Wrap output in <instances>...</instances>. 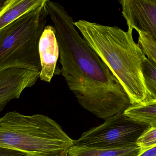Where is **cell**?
I'll use <instances>...</instances> for the list:
<instances>
[{
	"label": "cell",
	"instance_id": "6da1fadb",
	"mask_svg": "<svg viewBox=\"0 0 156 156\" xmlns=\"http://www.w3.org/2000/svg\"><path fill=\"white\" fill-rule=\"evenodd\" d=\"M59 48L61 73L83 108L106 119L130 105L119 81L89 47L74 25L73 19L58 2L46 0Z\"/></svg>",
	"mask_w": 156,
	"mask_h": 156
},
{
	"label": "cell",
	"instance_id": "7a4b0ae2",
	"mask_svg": "<svg viewBox=\"0 0 156 156\" xmlns=\"http://www.w3.org/2000/svg\"><path fill=\"white\" fill-rule=\"evenodd\" d=\"M74 25L119 81L130 105L156 101L143 78L142 66L147 57L134 41L132 31L85 20L74 22Z\"/></svg>",
	"mask_w": 156,
	"mask_h": 156
},
{
	"label": "cell",
	"instance_id": "3957f363",
	"mask_svg": "<svg viewBox=\"0 0 156 156\" xmlns=\"http://www.w3.org/2000/svg\"><path fill=\"white\" fill-rule=\"evenodd\" d=\"M73 145L74 140L47 116L11 111L0 118V147L29 156H67Z\"/></svg>",
	"mask_w": 156,
	"mask_h": 156
},
{
	"label": "cell",
	"instance_id": "277c9868",
	"mask_svg": "<svg viewBox=\"0 0 156 156\" xmlns=\"http://www.w3.org/2000/svg\"><path fill=\"white\" fill-rule=\"evenodd\" d=\"M46 2L0 30V71L19 67L41 72L39 43L48 16Z\"/></svg>",
	"mask_w": 156,
	"mask_h": 156
},
{
	"label": "cell",
	"instance_id": "5b68a950",
	"mask_svg": "<svg viewBox=\"0 0 156 156\" xmlns=\"http://www.w3.org/2000/svg\"><path fill=\"white\" fill-rule=\"evenodd\" d=\"M148 128L130 120L122 112L83 133L74 140V146L104 149L136 146L137 139Z\"/></svg>",
	"mask_w": 156,
	"mask_h": 156
},
{
	"label": "cell",
	"instance_id": "8992f818",
	"mask_svg": "<svg viewBox=\"0 0 156 156\" xmlns=\"http://www.w3.org/2000/svg\"><path fill=\"white\" fill-rule=\"evenodd\" d=\"M128 30L148 33L156 38V0L119 1Z\"/></svg>",
	"mask_w": 156,
	"mask_h": 156
},
{
	"label": "cell",
	"instance_id": "52a82bcc",
	"mask_svg": "<svg viewBox=\"0 0 156 156\" xmlns=\"http://www.w3.org/2000/svg\"><path fill=\"white\" fill-rule=\"evenodd\" d=\"M40 72L12 67L0 71V112L12 99H18L24 89L34 85Z\"/></svg>",
	"mask_w": 156,
	"mask_h": 156
},
{
	"label": "cell",
	"instance_id": "ba28073f",
	"mask_svg": "<svg viewBox=\"0 0 156 156\" xmlns=\"http://www.w3.org/2000/svg\"><path fill=\"white\" fill-rule=\"evenodd\" d=\"M41 69L39 77L41 81L51 83L57 74L56 64L59 56V48L53 26H45L39 43Z\"/></svg>",
	"mask_w": 156,
	"mask_h": 156
},
{
	"label": "cell",
	"instance_id": "9c48e42d",
	"mask_svg": "<svg viewBox=\"0 0 156 156\" xmlns=\"http://www.w3.org/2000/svg\"><path fill=\"white\" fill-rule=\"evenodd\" d=\"M45 0H8L0 12V30L42 4Z\"/></svg>",
	"mask_w": 156,
	"mask_h": 156
},
{
	"label": "cell",
	"instance_id": "30bf717a",
	"mask_svg": "<svg viewBox=\"0 0 156 156\" xmlns=\"http://www.w3.org/2000/svg\"><path fill=\"white\" fill-rule=\"evenodd\" d=\"M129 119L148 127H156V101L130 105L124 112Z\"/></svg>",
	"mask_w": 156,
	"mask_h": 156
},
{
	"label": "cell",
	"instance_id": "8fae6325",
	"mask_svg": "<svg viewBox=\"0 0 156 156\" xmlns=\"http://www.w3.org/2000/svg\"><path fill=\"white\" fill-rule=\"evenodd\" d=\"M140 149L137 146L104 149L73 146L69 150L67 156H136Z\"/></svg>",
	"mask_w": 156,
	"mask_h": 156
},
{
	"label": "cell",
	"instance_id": "7c38bea8",
	"mask_svg": "<svg viewBox=\"0 0 156 156\" xmlns=\"http://www.w3.org/2000/svg\"><path fill=\"white\" fill-rule=\"evenodd\" d=\"M139 34L138 45L147 58L156 65V38L145 32H137Z\"/></svg>",
	"mask_w": 156,
	"mask_h": 156
},
{
	"label": "cell",
	"instance_id": "4fadbf2b",
	"mask_svg": "<svg viewBox=\"0 0 156 156\" xmlns=\"http://www.w3.org/2000/svg\"><path fill=\"white\" fill-rule=\"evenodd\" d=\"M142 74L147 88L156 99V65L147 58L143 64Z\"/></svg>",
	"mask_w": 156,
	"mask_h": 156
},
{
	"label": "cell",
	"instance_id": "5bb4252c",
	"mask_svg": "<svg viewBox=\"0 0 156 156\" xmlns=\"http://www.w3.org/2000/svg\"><path fill=\"white\" fill-rule=\"evenodd\" d=\"M156 127H149L144 130L136 141L140 150L147 149L156 146Z\"/></svg>",
	"mask_w": 156,
	"mask_h": 156
},
{
	"label": "cell",
	"instance_id": "9a60e30c",
	"mask_svg": "<svg viewBox=\"0 0 156 156\" xmlns=\"http://www.w3.org/2000/svg\"><path fill=\"white\" fill-rule=\"evenodd\" d=\"M28 155L13 150L0 147V156H27Z\"/></svg>",
	"mask_w": 156,
	"mask_h": 156
},
{
	"label": "cell",
	"instance_id": "2e32d148",
	"mask_svg": "<svg viewBox=\"0 0 156 156\" xmlns=\"http://www.w3.org/2000/svg\"><path fill=\"white\" fill-rule=\"evenodd\" d=\"M136 156H156V146L147 149L140 150Z\"/></svg>",
	"mask_w": 156,
	"mask_h": 156
},
{
	"label": "cell",
	"instance_id": "e0dca14e",
	"mask_svg": "<svg viewBox=\"0 0 156 156\" xmlns=\"http://www.w3.org/2000/svg\"><path fill=\"white\" fill-rule=\"evenodd\" d=\"M7 1L8 0H0V12L1 11L3 8H4L7 3Z\"/></svg>",
	"mask_w": 156,
	"mask_h": 156
},
{
	"label": "cell",
	"instance_id": "ac0fdd59",
	"mask_svg": "<svg viewBox=\"0 0 156 156\" xmlns=\"http://www.w3.org/2000/svg\"></svg>",
	"mask_w": 156,
	"mask_h": 156
}]
</instances>
